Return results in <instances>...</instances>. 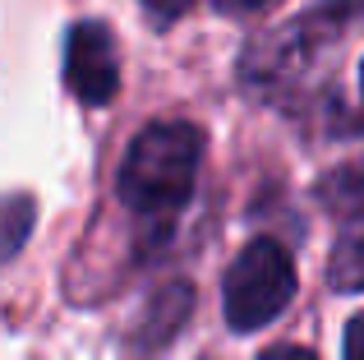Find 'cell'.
I'll return each instance as SVG.
<instances>
[{
    "mask_svg": "<svg viewBox=\"0 0 364 360\" xmlns=\"http://www.w3.org/2000/svg\"><path fill=\"white\" fill-rule=\"evenodd\" d=\"M208 139L189 120H157L129 144L116 176V194L143 222V231L166 240L176 217L189 208L198 185V166H203Z\"/></svg>",
    "mask_w": 364,
    "mask_h": 360,
    "instance_id": "1",
    "label": "cell"
},
{
    "mask_svg": "<svg viewBox=\"0 0 364 360\" xmlns=\"http://www.w3.org/2000/svg\"><path fill=\"white\" fill-rule=\"evenodd\" d=\"M295 259L282 240H249L235 263L226 268L222 282V309L226 324L235 333H254V328L272 324L286 305L295 300Z\"/></svg>",
    "mask_w": 364,
    "mask_h": 360,
    "instance_id": "2",
    "label": "cell"
},
{
    "mask_svg": "<svg viewBox=\"0 0 364 360\" xmlns=\"http://www.w3.org/2000/svg\"><path fill=\"white\" fill-rule=\"evenodd\" d=\"M341 28L328 23L323 14H304L295 18V23L277 28V33H267L263 42H254L245 51V83L258 92V97H291V92H300L304 83L318 74V55L323 46L337 37Z\"/></svg>",
    "mask_w": 364,
    "mask_h": 360,
    "instance_id": "3",
    "label": "cell"
},
{
    "mask_svg": "<svg viewBox=\"0 0 364 360\" xmlns=\"http://www.w3.org/2000/svg\"><path fill=\"white\" fill-rule=\"evenodd\" d=\"M65 88L83 107H107L116 97L120 60H116V42H111L107 23L88 18V23L70 28V37H65Z\"/></svg>",
    "mask_w": 364,
    "mask_h": 360,
    "instance_id": "4",
    "label": "cell"
},
{
    "mask_svg": "<svg viewBox=\"0 0 364 360\" xmlns=\"http://www.w3.org/2000/svg\"><path fill=\"white\" fill-rule=\"evenodd\" d=\"M328 277L337 291H364V213H350L328 259Z\"/></svg>",
    "mask_w": 364,
    "mask_h": 360,
    "instance_id": "5",
    "label": "cell"
},
{
    "mask_svg": "<svg viewBox=\"0 0 364 360\" xmlns=\"http://www.w3.org/2000/svg\"><path fill=\"white\" fill-rule=\"evenodd\" d=\"M318 198L332 208V213L350 217V213H364V157H355V162L337 166L328 180L318 185Z\"/></svg>",
    "mask_w": 364,
    "mask_h": 360,
    "instance_id": "6",
    "label": "cell"
},
{
    "mask_svg": "<svg viewBox=\"0 0 364 360\" xmlns=\"http://www.w3.org/2000/svg\"><path fill=\"white\" fill-rule=\"evenodd\" d=\"M33 198L28 194H9V198H0V263L5 259H14L18 250H23V240H28V231H33Z\"/></svg>",
    "mask_w": 364,
    "mask_h": 360,
    "instance_id": "7",
    "label": "cell"
},
{
    "mask_svg": "<svg viewBox=\"0 0 364 360\" xmlns=\"http://www.w3.org/2000/svg\"><path fill=\"white\" fill-rule=\"evenodd\" d=\"M314 14H323L328 23L346 28L350 18H360V14H364V0H314Z\"/></svg>",
    "mask_w": 364,
    "mask_h": 360,
    "instance_id": "8",
    "label": "cell"
},
{
    "mask_svg": "<svg viewBox=\"0 0 364 360\" xmlns=\"http://www.w3.org/2000/svg\"><path fill=\"white\" fill-rule=\"evenodd\" d=\"M189 5H194V0H143L148 18H152V23H161V28H166V23H176V18L185 14Z\"/></svg>",
    "mask_w": 364,
    "mask_h": 360,
    "instance_id": "9",
    "label": "cell"
},
{
    "mask_svg": "<svg viewBox=\"0 0 364 360\" xmlns=\"http://www.w3.org/2000/svg\"><path fill=\"white\" fill-rule=\"evenodd\" d=\"M277 0H217V9L222 14H231V18H254V14H263V9H272Z\"/></svg>",
    "mask_w": 364,
    "mask_h": 360,
    "instance_id": "10",
    "label": "cell"
},
{
    "mask_svg": "<svg viewBox=\"0 0 364 360\" xmlns=\"http://www.w3.org/2000/svg\"><path fill=\"white\" fill-rule=\"evenodd\" d=\"M346 360H364V314L346 324Z\"/></svg>",
    "mask_w": 364,
    "mask_h": 360,
    "instance_id": "11",
    "label": "cell"
},
{
    "mask_svg": "<svg viewBox=\"0 0 364 360\" xmlns=\"http://www.w3.org/2000/svg\"><path fill=\"white\" fill-rule=\"evenodd\" d=\"M258 360H318L309 351V346H291V342H282V346H267Z\"/></svg>",
    "mask_w": 364,
    "mask_h": 360,
    "instance_id": "12",
    "label": "cell"
},
{
    "mask_svg": "<svg viewBox=\"0 0 364 360\" xmlns=\"http://www.w3.org/2000/svg\"><path fill=\"white\" fill-rule=\"evenodd\" d=\"M360 92H364V65H360Z\"/></svg>",
    "mask_w": 364,
    "mask_h": 360,
    "instance_id": "13",
    "label": "cell"
}]
</instances>
